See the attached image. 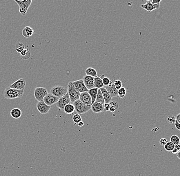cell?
Here are the masks:
<instances>
[{
    "instance_id": "cell-38",
    "label": "cell",
    "mask_w": 180,
    "mask_h": 176,
    "mask_svg": "<svg viewBox=\"0 0 180 176\" xmlns=\"http://www.w3.org/2000/svg\"><path fill=\"white\" fill-rule=\"evenodd\" d=\"M174 125H175L176 128L178 129V130H180V124L177 120H176V121H175Z\"/></svg>"
},
{
    "instance_id": "cell-10",
    "label": "cell",
    "mask_w": 180,
    "mask_h": 176,
    "mask_svg": "<svg viewBox=\"0 0 180 176\" xmlns=\"http://www.w3.org/2000/svg\"><path fill=\"white\" fill-rule=\"evenodd\" d=\"M37 108L38 111L41 114H46L50 111L51 106L47 105L46 103L43 101H39L37 104Z\"/></svg>"
},
{
    "instance_id": "cell-9",
    "label": "cell",
    "mask_w": 180,
    "mask_h": 176,
    "mask_svg": "<svg viewBox=\"0 0 180 176\" xmlns=\"http://www.w3.org/2000/svg\"><path fill=\"white\" fill-rule=\"evenodd\" d=\"M59 99V97L55 96L54 95L50 93H48L43 98V101L47 105L51 106V105L57 103Z\"/></svg>"
},
{
    "instance_id": "cell-30",
    "label": "cell",
    "mask_w": 180,
    "mask_h": 176,
    "mask_svg": "<svg viewBox=\"0 0 180 176\" xmlns=\"http://www.w3.org/2000/svg\"><path fill=\"white\" fill-rule=\"evenodd\" d=\"M170 142H172L174 145H176L180 143V138L177 135H172L170 138Z\"/></svg>"
},
{
    "instance_id": "cell-24",
    "label": "cell",
    "mask_w": 180,
    "mask_h": 176,
    "mask_svg": "<svg viewBox=\"0 0 180 176\" xmlns=\"http://www.w3.org/2000/svg\"><path fill=\"white\" fill-rule=\"evenodd\" d=\"M95 102L101 103L103 105L105 103L104 98L102 95V92L100 90V89H98L97 94V96L96 98Z\"/></svg>"
},
{
    "instance_id": "cell-25",
    "label": "cell",
    "mask_w": 180,
    "mask_h": 176,
    "mask_svg": "<svg viewBox=\"0 0 180 176\" xmlns=\"http://www.w3.org/2000/svg\"><path fill=\"white\" fill-rule=\"evenodd\" d=\"M21 58L24 60H27L30 57V52L28 48H25L21 53Z\"/></svg>"
},
{
    "instance_id": "cell-19",
    "label": "cell",
    "mask_w": 180,
    "mask_h": 176,
    "mask_svg": "<svg viewBox=\"0 0 180 176\" xmlns=\"http://www.w3.org/2000/svg\"><path fill=\"white\" fill-rule=\"evenodd\" d=\"M10 114L13 118L17 119L22 116V111L19 108H14L10 111Z\"/></svg>"
},
{
    "instance_id": "cell-43",
    "label": "cell",
    "mask_w": 180,
    "mask_h": 176,
    "mask_svg": "<svg viewBox=\"0 0 180 176\" xmlns=\"http://www.w3.org/2000/svg\"><path fill=\"white\" fill-rule=\"evenodd\" d=\"M109 111H110V112H112V113H114V112H115L116 110H115V108H114V107L110 106V110H109Z\"/></svg>"
},
{
    "instance_id": "cell-39",
    "label": "cell",
    "mask_w": 180,
    "mask_h": 176,
    "mask_svg": "<svg viewBox=\"0 0 180 176\" xmlns=\"http://www.w3.org/2000/svg\"><path fill=\"white\" fill-rule=\"evenodd\" d=\"M176 120L178 121V122L180 124V113L177 115L176 117Z\"/></svg>"
},
{
    "instance_id": "cell-28",
    "label": "cell",
    "mask_w": 180,
    "mask_h": 176,
    "mask_svg": "<svg viewBox=\"0 0 180 176\" xmlns=\"http://www.w3.org/2000/svg\"><path fill=\"white\" fill-rule=\"evenodd\" d=\"M126 90L124 87H122L118 90V96L122 99H124L126 96Z\"/></svg>"
},
{
    "instance_id": "cell-7",
    "label": "cell",
    "mask_w": 180,
    "mask_h": 176,
    "mask_svg": "<svg viewBox=\"0 0 180 176\" xmlns=\"http://www.w3.org/2000/svg\"><path fill=\"white\" fill-rule=\"evenodd\" d=\"M71 100L70 98L69 95L68 93H67L65 95L61 97V98H59V100L57 102V106L61 110H63L64 107L66 105L70 103Z\"/></svg>"
},
{
    "instance_id": "cell-16",
    "label": "cell",
    "mask_w": 180,
    "mask_h": 176,
    "mask_svg": "<svg viewBox=\"0 0 180 176\" xmlns=\"http://www.w3.org/2000/svg\"><path fill=\"white\" fill-rule=\"evenodd\" d=\"M91 109L95 113H100L103 112V105L101 103L94 102L92 104Z\"/></svg>"
},
{
    "instance_id": "cell-22",
    "label": "cell",
    "mask_w": 180,
    "mask_h": 176,
    "mask_svg": "<svg viewBox=\"0 0 180 176\" xmlns=\"http://www.w3.org/2000/svg\"><path fill=\"white\" fill-rule=\"evenodd\" d=\"M98 89V88H92V89L89 90L88 92L91 97L92 103L95 102L97 94Z\"/></svg>"
},
{
    "instance_id": "cell-37",
    "label": "cell",
    "mask_w": 180,
    "mask_h": 176,
    "mask_svg": "<svg viewBox=\"0 0 180 176\" xmlns=\"http://www.w3.org/2000/svg\"><path fill=\"white\" fill-rule=\"evenodd\" d=\"M162 0H152L151 3L152 4H160V3Z\"/></svg>"
},
{
    "instance_id": "cell-34",
    "label": "cell",
    "mask_w": 180,
    "mask_h": 176,
    "mask_svg": "<svg viewBox=\"0 0 180 176\" xmlns=\"http://www.w3.org/2000/svg\"><path fill=\"white\" fill-rule=\"evenodd\" d=\"M109 103L110 104V106L114 107L116 110H117L118 107H119L118 103L116 101H111V102H110Z\"/></svg>"
},
{
    "instance_id": "cell-40",
    "label": "cell",
    "mask_w": 180,
    "mask_h": 176,
    "mask_svg": "<svg viewBox=\"0 0 180 176\" xmlns=\"http://www.w3.org/2000/svg\"><path fill=\"white\" fill-rule=\"evenodd\" d=\"M178 152H179V151L176 148H174L171 151V152L172 153V154H177L178 153Z\"/></svg>"
},
{
    "instance_id": "cell-35",
    "label": "cell",
    "mask_w": 180,
    "mask_h": 176,
    "mask_svg": "<svg viewBox=\"0 0 180 176\" xmlns=\"http://www.w3.org/2000/svg\"><path fill=\"white\" fill-rule=\"evenodd\" d=\"M103 112H106L109 111L110 108V104L109 103H105L103 104Z\"/></svg>"
},
{
    "instance_id": "cell-36",
    "label": "cell",
    "mask_w": 180,
    "mask_h": 176,
    "mask_svg": "<svg viewBox=\"0 0 180 176\" xmlns=\"http://www.w3.org/2000/svg\"><path fill=\"white\" fill-rule=\"evenodd\" d=\"M168 142L167 141V140L165 138H161L160 140V144L161 146H165V144L167 143V142Z\"/></svg>"
},
{
    "instance_id": "cell-6",
    "label": "cell",
    "mask_w": 180,
    "mask_h": 176,
    "mask_svg": "<svg viewBox=\"0 0 180 176\" xmlns=\"http://www.w3.org/2000/svg\"><path fill=\"white\" fill-rule=\"evenodd\" d=\"M48 93V90L43 87H37L34 91L35 98L38 101H43V98Z\"/></svg>"
},
{
    "instance_id": "cell-32",
    "label": "cell",
    "mask_w": 180,
    "mask_h": 176,
    "mask_svg": "<svg viewBox=\"0 0 180 176\" xmlns=\"http://www.w3.org/2000/svg\"><path fill=\"white\" fill-rule=\"evenodd\" d=\"M113 83L114 84L115 87L118 90L122 87V83L121 81L120 80H115Z\"/></svg>"
},
{
    "instance_id": "cell-2",
    "label": "cell",
    "mask_w": 180,
    "mask_h": 176,
    "mask_svg": "<svg viewBox=\"0 0 180 176\" xmlns=\"http://www.w3.org/2000/svg\"><path fill=\"white\" fill-rule=\"evenodd\" d=\"M73 104L75 107V111L76 113H77V114L79 115L85 114L88 112L91 107V106H89L83 103L81 101L79 100V99L74 101Z\"/></svg>"
},
{
    "instance_id": "cell-8",
    "label": "cell",
    "mask_w": 180,
    "mask_h": 176,
    "mask_svg": "<svg viewBox=\"0 0 180 176\" xmlns=\"http://www.w3.org/2000/svg\"><path fill=\"white\" fill-rule=\"evenodd\" d=\"M72 83L74 88L78 91V92L81 93L85 92H88V90L85 86V84L83 82V79L72 82Z\"/></svg>"
},
{
    "instance_id": "cell-15",
    "label": "cell",
    "mask_w": 180,
    "mask_h": 176,
    "mask_svg": "<svg viewBox=\"0 0 180 176\" xmlns=\"http://www.w3.org/2000/svg\"><path fill=\"white\" fill-rule=\"evenodd\" d=\"M105 88L106 89V90L109 93V94L112 98L117 96L118 90L115 87L113 82L111 81L110 84H109L108 86H106Z\"/></svg>"
},
{
    "instance_id": "cell-21",
    "label": "cell",
    "mask_w": 180,
    "mask_h": 176,
    "mask_svg": "<svg viewBox=\"0 0 180 176\" xmlns=\"http://www.w3.org/2000/svg\"><path fill=\"white\" fill-rule=\"evenodd\" d=\"M94 87L98 88V89H100L104 87V85L102 83V78L98 76L94 78Z\"/></svg>"
},
{
    "instance_id": "cell-44",
    "label": "cell",
    "mask_w": 180,
    "mask_h": 176,
    "mask_svg": "<svg viewBox=\"0 0 180 176\" xmlns=\"http://www.w3.org/2000/svg\"><path fill=\"white\" fill-rule=\"evenodd\" d=\"M177 156L179 159H180V151L178 152V153L177 154Z\"/></svg>"
},
{
    "instance_id": "cell-11",
    "label": "cell",
    "mask_w": 180,
    "mask_h": 176,
    "mask_svg": "<svg viewBox=\"0 0 180 176\" xmlns=\"http://www.w3.org/2000/svg\"><path fill=\"white\" fill-rule=\"evenodd\" d=\"M79 99L80 101L86 105L91 106L92 104L91 97L88 92L81 93Z\"/></svg>"
},
{
    "instance_id": "cell-45",
    "label": "cell",
    "mask_w": 180,
    "mask_h": 176,
    "mask_svg": "<svg viewBox=\"0 0 180 176\" xmlns=\"http://www.w3.org/2000/svg\"><path fill=\"white\" fill-rule=\"evenodd\" d=\"M146 1H147L148 2V1H152V0H146Z\"/></svg>"
},
{
    "instance_id": "cell-14",
    "label": "cell",
    "mask_w": 180,
    "mask_h": 176,
    "mask_svg": "<svg viewBox=\"0 0 180 176\" xmlns=\"http://www.w3.org/2000/svg\"><path fill=\"white\" fill-rule=\"evenodd\" d=\"M160 4H152L150 1H148L145 4H142L141 5L142 8L146 10L148 12H152V11L159 9L160 8Z\"/></svg>"
},
{
    "instance_id": "cell-1",
    "label": "cell",
    "mask_w": 180,
    "mask_h": 176,
    "mask_svg": "<svg viewBox=\"0 0 180 176\" xmlns=\"http://www.w3.org/2000/svg\"><path fill=\"white\" fill-rule=\"evenodd\" d=\"M25 89L22 90H17L7 87L4 91V96L6 99H15L22 97L24 93Z\"/></svg>"
},
{
    "instance_id": "cell-18",
    "label": "cell",
    "mask_w": 180,
    "mask_h": 176,
    "mask_svg": "<svg viewBox=\"0 0 180 176\" xmlns=\"http://www.w3.org/2000/svg\"><path fill=\"white\" fill-rule=\"evenodd\" d=\"M34 33V30L30 27L27 26L22 30V35L25 38H29Z\"/></svg>"
},
{
    "instance_id": "cell-12",
    "label": "cell",
    "mask_w": 180,
    "mask_h": 176,
    "mask_svg": "<svg viewBox=\"0 0 180 176\" xmlns=\"http://www.w3.org/2000/svg\"><path fill=\"white\" fill-rule=\"evenodd\" d=\"M26 80L24 78H20L17 80L16 82L13 83L9 86L10 88L17 89V90H22L25 88L26 86Z\"/></svg>"
},
{
    "instance_id": "cell-29",
    "label": "cell",
    "mask_w": 180,
    "mask_h": 176,
    "mask_svg": "<svg viewBox=\"0 0 180 176\" xmlns=\"http://www.w3.org/2000/svg\"><path fill=\"white\" fill-rule=\"evenodd\" d=\"M73 121L74 122V124H78V123L80 122V121H82V118L80 116V115L78 114H75L73 116Z\"/></svg>"
},
{
    "instance_id": "cell-42",
    "label": "cell",
    "mask_w": 180,
    "mask_h": 176,
    "mask_svg": "<svg viewBox=\"0 0 180 176\" xmlns=\"http://www.w3.org/2000/svg\"><path fill=\"white\" fill-rule=\"evenodd\" d=\"M84 124H85V123L82 121H80V122H79L78 123V126L79 127H83L84 125Z\"/></svg>"
},
{
    "instance_id": "cell-4",
    "label": "cell",
    "mask_w": 180,
    "mask_h": 176,
    "mask_svg": "<svg viewBox=\"0 0 180 176\" xmlns=\"http://www.w3.org/2000/svg\"><path fill=\"white\" fill-rule=\"evenodd\" d=\"M67 88L68 93L69 95L71 102L73 103L74 101L79 99L80 93L78 92V91L74 88L72 85V82L69 83V84L68 85Z\"/></svg>"
},
{
    "instance_id": "cell-3",
    "label": "cell",
    "mask_w": 180,
    "mask_h": 176,
    "mask_svg": "<svg viewBox=\"0 0 180 176\" xmlns=\"http://www.w3.org/2000/svg\"><path fill=\"white\" fill-rule=\"evenodd\" d=\"M19 7V12L22 15H25L28 11L32 0H14Z\"/></svg>"
},
{
    "instance_id": "cell-5",
    "label": "cell",
    "mask_w": 180,
    "mask_h": 176,
    "mask_svg": "<svg viewBox=\"0 0 180 176\" xmlns=\"http://www.w3.org/2000/svg\"><path fill=\"white\" fill-rule=\"evenodd\" d=\"M50 93L59 98L65 95L68 93V88L61 86H55L50 90Z\"/></svg>"
},
{
    "instance_id": "cell-27",
    "label": "cell",
    "mask_w": 180,
    "mask_h": 176,
    "mask_svg": "<svg viewBox=\"0 0 180 176\" xmlns=\"http://www.w3.org/2000/svg\"><path fill=\"white\" fill-rule=\"evenodd\" d=\"M25 48V45L22 42L17 43L15 46V50L18 53H21Z\"/></svg>"
},
{
    "instance_id": "cell-23",
    "label": "cell",
    "mask_w": 180,
    "mask_h": 176,
    "mask_svg": "<svg viewBox=\"0 0 180 176\" xmlns=\"http://www.w3.org/2000/svg\"><path fill=\"white\" fill-rule=\"evenodd\" d=\"M85 73L86 74V75L91 76L92 77H97V72L96 70L95 69H94L92 67H89L88 68L86 71Z\"/></svg>"
},
{
    "instance_id": "cell-31",
    "label": "cell",
    "mask_w": 180,
    "mask_h": 176,
    "mask_svg": "<svg viewBox=\"0 0 180 176\" xmlns=\"http://www.w3.org/2000/svg\"><path fill=\"white\" fill-rule=\"evenodd\" d=\"M176 120V117L173 115H169L167 117V119H166L167 122L169 124H174Z\"/></svg>"
},
{
    "instance_id": "cell-13",
    "label": "cell",
    "mask_w": 180,
    "mask_h": 176,
    "mask_svg": "<svg viewBox=\"0 0 180 176\" xmlns=\"http://www.w3.org/2000/svg\"><path fill=\"white\" fill-rule=\"evenodd\" d=\"M83 80L85 86L88 90L92 88H95L94 84V77L89 76V75H86L83 77Z\"/></svg>"
},
{
    "instance_id": "cell-33",
    "label": "cell",
    "mask_w": 180,
    "mask_h": 176,
    "mask_svg": "<svg viewBox=\"0 0 180 176\" xmlns=\"http://www.w3.org/2000/svg\"><path fill=\"white\" fill-rule=\"evenodd\" d=\"M102 80L103 84L105 86H108L111 82L109 78L106 77H103L102 78Z\"/></svg>"
},
{
    "instance_id": "cell-26",
    "label": "cell",
    "mask_w": 180,
    "mask_h": 176,
    "mask_svg": "<svg viewBox=\"0 0 180 176\" xmlns=\"http://www.w3.org/2000/svg\"><path fill=\"white\" fill-rule=\"evenodd\" d=\"M164 147L165 150L167 151L168 152H171L174 148L175 145L172 142L169 141V142H167V143L165 144V146Z\"/></svg>"
},
{
    "instance_id": "cell-17",
    "label": "cell",
    "mask_w": 180,
    "mask_h": 176,
    "mask_svg": "<svg viewBox=\"0 0 180 176\" xmlns=\"http://www.w3.org/2000/svg\"><path fill=\"white\" fill-rule=\"evenodd\" d=\"M100 90L102 92V95L103 96L104 98V101H105V103H110L112 101V97H111L110 94H109V93L106 90V89L105 88V87H102V88H100Z\"/></svg>"
},
{
    "instance_id": "cell-41",
    "label": "cell",
    "mask_w": 180,
    "mask_h": 176,
    "mask_svg": "<svg viewBox=\"0 0 180 176\" xmlns=\"http://www.w3.org/2000/svg\"><path fill=\"white\" fill-rule=\"evenodd\" d=\"M174 148H176L179 151H180V143L179 144H177V145H175Z\"/></svg>"
},
{
    "instance_id": "cell-20",
    "label": "cell",
    "mask_w": 180,
    "mask_h": 176,
    "mask_svg": "<svg viewBox=\"0 0 180 176\" xmlns=\"http://www.w3.org/2000/svg\"><path fill=\"white\" fill-rule=\"evenodd\" d=\"M63 111L66 114L70 115L73 114V112L75 111V107L73 104L69 103L65 106Z\"/></svg>"
}]
</instances>
